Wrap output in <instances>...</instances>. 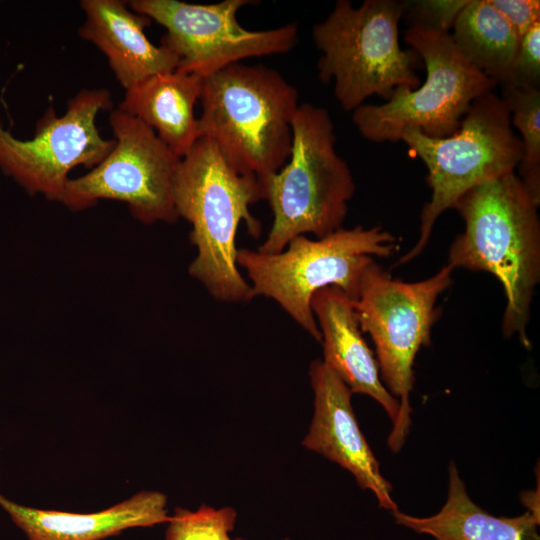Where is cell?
Here are the masks:
<instances>
[{
  "label": "cell",
  "instance_id": "19",
  "mask_svg": "<svg viewBox=\"0 0 540 540\" xmlns=\"http://www.w3.org/2000/svg\"><path fill=\"white\" fill-rule=\"evenodd\" d=\"M463 57L502 86L510 78L520 37L490 0H469L451 33Z\"/></svg>",
  "mask_w": 540,
  "mask_h": 540
},
{
  "label": "cell",
  "instance_id": "12",
  "mask_svg": "<svg viewBox=\"0 0 540 540\" xmlns=\"http://www.w3.org/2000/svg\"><path fill=\"white\" fill-rule=\"evenodd\" d=\"M253 3L249 0L212 4L128 1L133 11L165 28L160 44L178 58L176 71L201 78L247 58L285 54L295 47L296 23L265 30H249L239 23V10Z\"/></svg>",
  "mask_w": 540,
  "mask_h": 540
},
{
  "label": "cell",
  "instance_id": "25",
  "mask_svg": "<svg viewBox=\"0 0 540 540\" xmlns=\"http://www.w3.org/2000/svg\"><path fill=\"white\" fill-rule=\"evenodd\" d=\"M539 483L536 490L525 491L520 495L522 504L526 507V511L540 519V504H539Z\"/></svg>",
  "mask_w": 540,
  "mask_h": 540
},
{
  "label": "cell",
  "instance_id": "15",
  "mask_svg": "<svg viewBox=\"0 0 540 540\" xmlns=\"http://www.w3.org/2000/svg\"><path fill=\"white\" fill-rule=\"evenodd\" d=\"M311 309L321 333L323 362L352 393L365 394L386 411L392 425L399 415V401L387 390L379 366L360 328L353 299L335 286L317 291Z\"/></svg>",
  "mask_w": 540,
  "mask_h": 540
},
{
  "label": "cell",
  "instance_id": "21",
  "mask_svg": "<svg viewBox=\"0 0 540 540\" xmlns=\"http://www.w3.org/2000/svg\"><path fill=\"white\" fill-rule=\"evenodd\" d=\"M236 517L232 507L202 505L196 511L177 508L168 521L165 540H243L230 536Z\"/></svg>",
  "mask_w": 540,
  "mask_h": 540
},
{
  "label": "cell",
  "instance_id": "4",
  "mask_svg": "<svg viewBox=\"0 0 540 540\" xmlns=\"http://www.w3.org/2000/svg\"><path fill=\"white\" fill-rule=\"evenodd\" d=\"M335 144L327 109L299 104L289 159L263 187L273 224L259 251L279 253L298 236L322 238L343 227L355 182Z\"/></svg>",
  "mask_w": 540,
  "mask_h": 540
},
{
  "label": "cell",
  "instance_id": "17",
  "mask_svg": "<svg viewBox=\"0 0 540 540\" xmlns=\"http://www.w3.org/2000/svg\"><path fill=\"white\" fill-rule=\"evenodd\" d=\"M203 78L179 71L153 75L125 90L118 109L153 129L179 158L200 138L194 108Z\"/></svg>",
  "mask_w": 540,
  "mask_h": 540
},
{
  "label": "cell",
  "instance_id": "23",
  "mask_svg": "<svg viewBox=\"0 0 540 540\" xmlns=\"http://www.w3.org/2000/svg\"><path fill=\"white\" fill-rule=\"evenodd\" d=\"M469 0H417L406 2L405 13L409 12L411 26H422L450 32Z\"/></svg>",
  "mask_w": 540,
  "mask_h": 540
},
{
  "label": "cell",
  "instance_id": "20",
  "mask_svg": "<svg viewBox=\"0 0 540 540\" xmlns=\"http://www.w3.org/2000/svg\"><path fill=\"white\" fill-rule=\"evenodd\" d=\"M501 97L508 105L511 124L521 135L523 157L518 166L519 177L540 203V90L505 85Z\"/></svg>",
  "mask_w": 540,
  "mask_h": 540
},
{
  "label": "cell",
  "instance_id": "1",
  "mask_svg": "<svg viewBox=\"0 0 540 540\" xmlns=\"http://www.w3.org/2000/svg\"><path fill=\"white\" fill-rule=\"evenodd\" d=\"M539 204L515 172L470 189L453 206L465 228L452 242L447 263L453 270L484 271L500 281L506 297L503 334L517 336L527 349L531 303L540 281Z\"/></svg>",
  "mask_w": 540,
  "mask_h": 540
},
{
  "label": "cell",
  "instance_id": "14",
  "mask_svg": "<svg viewBox=\"0 0 540 540\" xmlns=\"http://www.w3.org/2000/svg\"><path fill=\"white\" fill-rule=\"evenodd\" d=\"M80 7L85 15L78 30L80 37L105 55L125 90L153 75L177 69L178 58L146 36L144 29L152 20L133 11L128 1L82 0Z\"/></svg>",
  "mask_w": 540,
  "mask_h": 540
},
{
  "label": "cell",
  "instance_id": "9",
  "mask_svg": "<svg viewBox=\"0 0 540 540\" xmlns=\"http://www.w3.org/2000/svg\"><path fill=\"white\" fill-rule=\"evenodd\" d=\"M404 41L425 64L426 79L415 89L396 88L383 104H363L352 112L368 141L395 143L407 128L432 138L450 136L472 103L497 85L463 57L450 32L412 25Z\"/></svg>",
  "mask_w": 540,
  "mask_h": 540
},
{
  "label": "cell",
  "instance_id": "16",
  "mask_svg": "<svg viewBox=\"0 0 540 540\" xmlns=\"http://www.w3.org/2000/svg\"><path fill=\"white\" fill-rule=\"evenodd\" d=\"M0 506L29 540H102L134 527L168 522L167 497L141 491L94 513H71L19 505L0 494Z\"/></svg>",
  "mask_w": 540,
  "mask_h": 540
},
{
  "label": "cell",
  "instance_id": "22",
  "mask_svg": "<svg viewBox=\"0 0 540 540\" xmlns=\"http://www.w3.org/2000/svg\"><path fill=\"white\" fill-rule=\"evenodd\" d=\"M508 86L536 88L540 85V22L521 38ZM503 85V86H505Z\"/></svg>",
  "mask_w": 540,
  "mask_h": 540
},
{
  "label": "cell",
  "instance_id": "3",
  "mask_svg": "<svg viewBox=\"0 0 540 540\" xmlns=\"http://www.w3.org/2000/svg\"><path fill=\"white\" fill-rule=\"evenodd\" d=\"M199 101L200 138L264 187L289 159L297 89L273 68L239 62L203 78Z\"/></svg>",
  "mask_w": 540,
  "mask_h": 540
},
{
  "label": "cell",
  "instance_id": "6",
  "mask_svg": "<svg viewBox=\"0 0 540 540\" xmlns=\"http://www.w3.org/2000/svg\"><path fill=\"white\" fill-rule=\"evenodd\" d=\"M397 238L379 226L339 228L316 239L298 236L279 253L240 248L236 262L246 271L254 298L274 300L317 342L321 333L311 309L313 295L329 286L356 298L374 256L398 250Z\"/></svg>",
  "mask_w": 540,
  "mask_h": 540
},
{
  "label": "cell",
  "instance_id": "11",
  "mask_svg": "<svg viewBox=\"0 0 540 540\" xmlns=\"http://www.w3.org/2000/svg\"><path fill=\"white\" fill-rule=\"evenodd\" d=\"M111 108L107 89H82L61 116L49 106L31 139H18L0 125V170L27 192L62 202L69 172L94 168L114 147L115 140L103 138L96 125L97 115Z\"/></svg>",
  "mask_w": 540,
  "mask_h": 540
},
{
  "label": "cell",
  "instance_id": "2",
  "mask_svg": "<svg viewBox=\"0 0 540 540\" xmlns=\"http://www.w3.org/2000/svg\"><path fill=\"white\" fill-rule=\"evenodd\" d=\"M172 196L178 218L191 225L189 239L196 256L188 268L190 276L217 301L252 300L251 286L236 262V235L241 222L252 237L261 234V223L250 211L264 199L261 183L233 169L211 141L201 137L178 163Z\"/></svg>",
  "mask_w": 540,
  "mask_h": 540
},
{
  "label": "cell",
  "instance_id": "7",
  "mask_svg": "<svg viewBox=\"0 0 540 540\" xmlns=\"http://www.w3.org/2000/svg\"><path fill=\"white\" fill-rule=\"evenodd\" d=\"M400 140L425 164L431 196L421 211L418 241L396 265L408 263L423 252L438 217L453 208L463 194L515 172L523 157L508 105L493 91L472 103L452 135L432 138L417 128H407Z\"/></svg>",
  "mask_w": 540,
  "mask_h": 540
},
{
  "label": "cell",
  "instance_id": "13",
  "mask_svg": "<svg viewBox=\"0 0 540 540\" xmlns=\"http://www.w3.org/2000/svg\"><path fill=\"white\" fill-rule=\"evenodd\" d=\"M309 377L314 391V414L302 445L350 472L358 486L370 490L378 504L398 510L392 485L361 432L351 403L352 391L322 360L312 361Z\"/></svg>",
  "mask_w": 540,
  "mask_h": 540
},
{
  "label": "cell",
  "instance_id": "8",
  "mask_svg": "<svg viewBox=\"0 0 540 540\" xmlns=\"http://www.w3.org/2000/svg\"><path fill=\"white\" fill-rule=\"evenodd\" d=\"M452 272L446 265L425 280L404 282L373 261L353 300L360 328L374 343L380 377L399 401V415L387 439L394 453L402 449L410 431L414 361L420 348L431 344V331L440 317L436 302L452 284Z\"/></svg>",
  "mask_w": 540,
  "mask_h": 540
},
{
  "label": "cell",
  "instance_id": "10",
  "mask_svg": "<svg viewBox=\"0 0 540 540\" xmlns=\"http://www.w3.org/2000/svg\"><path fill=\"white\" fill-rule=\"evenodd\" d=\"M109 123L114 147L91 171L68 180L61 203L77 211L115 200L142 223L177 221L172 185L181 158L152 128L118 108L111 110Z\"/></svg>",
  "mask_w": 540,
  "mask_h": 540
},
{
  "label": "cell",
  "instance_id": "18",
  "mask_svg": "<svg viewBox=\"0 0 540 540\" xmlns=\"http://www.w3.org/2000/svg\"><path fill=\"white\" fill-rule=\"evenodd\" d=\"M448 471V495L443 507L427 517L392 511L398 525L435 540H540V519L528 511L516 517L488 513L470 498L454 462Z\"/></svg>",
  "mask_w": 540,
  "mask_h": 540
},
{
  "label": "cell",
  "instance_id": "5",
  "mask_svg": "<svg viewBox=\"0 0 540 540\" xmlns=\"http://www.w3.org/2000/svg\"><path fill=\"white\" fill-rule=\"evenodd\" d=\"M406 2L365 0L354 7L338 0L333 10L312 28V38L321 56L318 77L333 83L334 95L345 111H354L378 95L387 101L398 87L420 85L416 69L420 56L402 49L399 23Z\"/></svg>",
  "mask_w": 540,
  "mask_h": 540
},
{
  "label": "cell",
  "instance_id": "24",
  "mask_svg": "<svg viewBox=\"0 0 540 540\" xmlns=\"http://www.w3.org/2000/svg\"><path fill=\"white\" fill-rule=\"evenodd\" d=\"M490 2L507 19L520 38L540 22L539 0H490Z\"/></svg>",
  "mask_w": 540,
  "mask_h": 540
}]
</instances>
